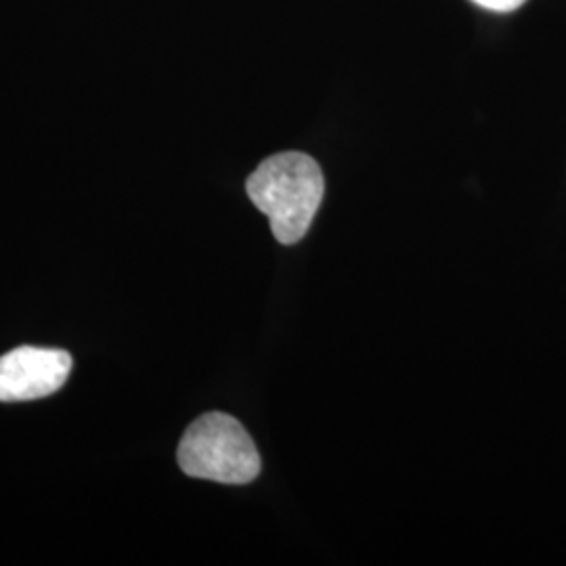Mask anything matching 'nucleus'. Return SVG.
Here are the masks:
<instances>
[{"label": "nucleus", "instance_id": "1", "mask_svg": "<svg viewBox=\"0 0 566 566\" xmlns=\"http://www.w3.org/2000/svg\"><path fill=\"white\" fill-rule=\"evenodd\" d=\"M245 193L263 214L277 242L304 240L325 193L322 166L301 151L269 156L248 177Z\"/></svg>", "mask_w": 566, "mask_h": 566}, {"label": "nucleus", "instance_id": "3", "mask_svg": "<svg viewBox=\"0 0 566 566\" xmlns=\"http://www.w3.org/2000/svg\"><path fill=\"white\" fill-rule=\"evenodd\" d=\"M70 353L61 348L20 346L0 357V401L21 403L55 395L67 382Z\"/></svg>", "mask_w": 566, "mask_h": 566}, {"label": "nucleus", "instance_id": "4", "mask_svg": "<svg viewBox=\"0 0 566 566\" xmlns=\"http://www.w3.org/2000/svg\"><path fill=\"white\" fill-rule=\"evenodd\" d=\"M472 2H476L479 7L489 9V11H495V13H510V11L521 9L526 0H472Z\"/></svg>", "mask_w": 566, "mask_h": 566}, {"label": "nucleus", "instance_id": "2", "mask_svg": "<svg viewBox=\"0 0 566 566\" xmlns=\"http://www.w3.org/2000/svg\"><path fill=\"white\" fill-rule=\"evenodd\" d=\"M177 462L191 479L248 485L261 474V453L233 416L210 411L182 434Z\"/></svg>", "mask_w": 566, "mask_h": 566}]
</instances>
